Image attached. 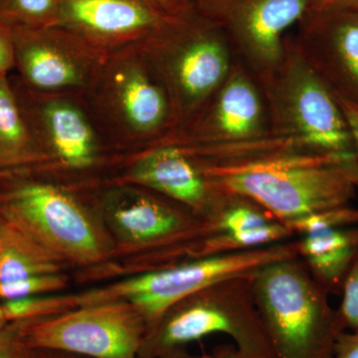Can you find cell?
Returning a JSON list of instances; mask_svg holds the SVG:
<instances>
[{"label": "cell", "instance_id": "35", "mask_svg": "<svg viewBox=\"0 0 358 358\" xmlns=\"http://www.w3.org/2000/svg\"></svg>", "mask_w": 358, "mask_h": 358}, {"label": "cell", "instance_id": "34", "mask_svg": "<svg viewBox=\"0 0 358 358\" xmlns=\"http://www.w3.org/2000/svg\"><path fill=\"white\" fill-rule=\"evenodd\" d=\"M6 317H4L3 308L2 306H0V327H3L6 324Z\"/></svg>", "mask_w": 358, "mask_h": 358}, {"label": "cell", "instance_id": "20", "mask_svg": "<svg viewBox=\"0 0 358 358\" xmlns=\"http://www.w3.org/2000/svg\"><path fill=\"white\" fill-rule=\"evenodd\" d=\"M44 162L10 78L0 77V171L43 166Z\"/></svg>", "mask_w": 358, "mask_h": 358}, {"label": "cell", "instance_id": "4", "mask_svg": "<svg viewBox=\"0 0 358 358\" xmlns=\"http://www.w3.org/2000/svg\"><path fill=\"white\" fill-rule=\"evenodd\" d=\"M252 278L215 282L169 308L148 327L140 358H160L214 334L230 336L248 358H275L257 310Z\"/></svg>", "mask_w": 358, "mask_h": 358}, {"label": "cell", "instance_id": "21", "mask_svg": "<svg viewBox=\"0 0 358 358\" xmlns=\"http://www.w3.org/2000/svg\"><path fill=\"white\" fill-rule=\"evenodd\" d=\"M0 241V282H10L33 275L57 273V257L29 237L2 238Z\"/></svg>", "mask_w": 358, "mask_h": 358}, {"label": "cell", "instance_id": "9", "mask_svg": "<svg viewBox=\"0 0 358 358\" xmlns=\"http://www.w3.org/2000/svg\"><path fill=\"white\" fill-rule=\"evenodd\" d=\"M145 333L147 324L141 313L122 301L22 320L23 341L29 350L86 358H140Z\"/></svg>", "mask_w": 358, "mask_h": 358}, {"label": "cell", "instance_id": "25", "mask_svg": "<svg viewBox=\"0 0 358 358\" xmlns=\"http://www.w3.org/2000/svg\"><path fill=\"white\" fill-rule=\"evenodd\" d=\"M343 294L341 307L338 310L341 324L345 329H358V254L350 270L346 273L341 287Z\"/></svg>", "mask_w": 358, "mask_h": 358}, {"label": "cell", "instance_id": "29", "mask_svg": "<svg viewBox=\"0 0 358 358\" xmlns=\"http://www.w3.org/2000/svg\"><path fill=\"white\" fill-rule=\"evenodd\" d=\"M160 358H248L238 350L235 345L216 346L208 355H192L186 352L185 348H176L166 352Z\"/></svg>", "mask_w": 358, "mask_h": 358}, {"label": "cell", "instance_id": "15", "mask_svg": "<svg viewBox=\"0 0 358 358\" xmlns=\"http://www.w3.org/2000/svg\"><path fill=\"white\" fill-rule=\"evenodd\" d=\"M292 37L296 49L336 95L358 106V1L313 4Z\"/></svg>", "mask_w": 358, "mask_h": 358}, {"label": "cell", "instance_id": "16", "mask_svg": "<svg viewBox=\"0 0 358 358\" xmlns=\"http://www.w3.org/2000/svg\"><path fill=\"white\" fill-rule=\"evenodd\" d=\"M176 20L141 0H61L59 26L110 53L143 43Z\"/></svg>", "mask_w": 358, "mask_h": 358}, {"label": "cell", "instance_id": "8", "mask_svg": "<svg viewBox=\"0 0 358 358\" xmlns=\"http://www.w3.org/2000/svg\"><path fill=\"white\" fill-rule=\"evenodd\" d=\"M0 208L26 236L54 256L80 263L103 258L106 242L95 219L69 189L37 179L9 181Z\"/></svg>", "mask_w": 358, "mask_h": 358}, {"label": "cell", "instance_id": "12", "mask_svg": "<svg viewBox=\"0 0 358 358\" xmlns=\"http://www.w3.org/2000/svg\"><path fill=\"white\" fill-rule=\"evenodd\" d=\"M18 79L33 91L84 95L109 55L62 26L13 28Z\"/></svg>", "mask_w": 358, "mask_h": 358}, {"label": "cell", "instance_id": "2", "mask_svg": "<svg viewBox=\"0 0 358 358\" xmlns=\"http://www.w3.org/2000/svg\"><path fill=\"white\" fill-rule=\"evenodd\" d=\"M83 96L110 145L126 157L174 131L166 88L141 43L110 52Z\"/></svg>", "mask_w": 358, "mask_h": 358}, {"label": "cell", "instance_id": "32", "mask_svg": "<svg viewBox=\"0 0 358 358\" xmlns=\"http://www.w3.org/2000/svg\"><path fill=\"white\" fill-rule=\"evenodd\" d=\"M26 358H86L79 355H70L55 350H28L27 357Z\"/></svg>", "mask_w": 358, "mask_h": 358}, {"label": "cell", "instance_id": "26", "mask_svg": "<svg viewBox=\"0 0 358 358\" xmlns=\"http://www.w3.org/2000/svg\"><path fill=\"white\" fill-rule=\"evenodd\" d=\"M28 350L22 336V320L0 327V358H26Z\"/></svg>", "mask_w": 358, "mask_h": 358}, {"label": "cell", "instance_id": "33", "mask_svg": "<svg viewBox=\"0 0 358 358\" xmlns=\"http://www.w3.org/2000/svg\"><path fill=\"white\" fill-rule=\"evenodd\" d=\"M358 1V0H313V4L322 6V4L338 3V2Z\"/></svg>", "mask_w": 358, "mask_h": 358}, {"label": "cell", "instance_id": "30", "mask_svg": "<svg viewBox=\"0 0 358 358\" xmlns=\"http://www.w3.org/2000/svg\"><path fill=\"white\" fill-rule=\"evenodd\" d=\"M333 358H358V329L338 334L334 346Z\"/></svg>", "mask_w": 358, "mask_h": 358}, {"label": "cell", "instance_id": "18", "mask_svg": "<svg viewBox=\"0 0 358 358\" xmlns=\"http://www.w3.org/2000/svg\"><path fill=\"white\" fill-rule=\"evenodd\" d=\"M220 195L217 211L209 219L212 231L202 240L200 256L262 248L296 238L286 224L251 200Z\"/></svg>", "mask_w": 358, "mask_h": 358}, {"label": "cell", "instance_id": "28", "mask_svg": "<svg viewBox=\"0 0 358 358\" xmlns=\"http://www.w3.org/2000/svg\"><path fill=\"white\" fill-rule=\"evenodd\" d=\"M171 18H185L194 13L192 0H141Z\"/></svg>", "mask_w": 358, "mask_h": 358}, {"label": "cell", "instance_id": "23", "mask_svg": "<svg viewBox=\"0 0 358 358\" xmlns=\"http://www.w3.org/2000/svg\"><path fill=\"white\" fill-rule=\"evenodd\" d=\"M294 237L305 236L322 231L358 226V208L352 205L313 212L285 223Z\"/></svg>", "mask_w": 358, "mask_h": 358}, {"label": "cell", "instance_id": "11", "mask_svg": "<svg viewBox=\"0 0 358 358\" xmlns=\"http://www.w3.org/2000/svg\"><path fill=\"white\" fill-rule=\"evenodd\" d=\"M195 13L216 26L233 55L263 90L284 53L287 31L303 17L313 0H192Z\"/></svg>", "mask_w": 358, "mask_h": 358}, {"label": "cell", "instance_id": "17", "mask_svg": "<svg viewBox=\"0 0 358 358\" xmlns=\"http://www.w3.org/2000/svg\"><path fill=\"white\" fill-rule=\"evenodd\" d=\"M122 179L173 200L207 220L220 202L221 195L209 188L192 157L173 145H155L129 155Z\"/></svg>", "mask_w": 358, "mask_h": 358}, {"label": "cell", "instance_id": "5", "mask_svg": "<svg viewBox=\"0 0 358 358\" xmlns=\"http://www.w3.org/2000/svg\"><path fill=\"white\" fill-rule=\"evenodd\" d=\"M141 45L169 96L173 133L185 128L210 100L235 59L223 33L195 11Z\"/></svg>", "mask_w": 358, "mask_h": 358}, {"label": "cell", "instance_id": "22", "mask_svg": "<svg viewBox=\"0 0 358 358\" xmlns=\"http://www.w3.org/2000/svg\"><path fill=\"white\" fill-rule=\"evenodd\" d=\"M61 0H0V21L11 28L59 26Z\"/></svg>", "mask_w": 358, "mask_h": 358}, {"label": "cell", "instance_id": "13", "mask_svg": "<svg viewBox=\"0 0 358 358\" xmlns=\"http://www.w3.org/2000/svg\"><path fill=\"white\" fill-rule=\"evenodd\" d=\"M100 205L106 220L122 241L152 247L159 253L194 243L212 230L211 221L192 209L128 183L106 190Z\"/></svg>", "mask_w": 358, "mask_h": 358}, {"label": "cell", "instance_id": "27", "mask_svg": "<svg viewBox=\"0 0 358 358\" xmlns=\"http://www.w3.org/2000/svg\"><path fill=\"white\" fill-rule=\"evenodd\" d=\"M14 68L13 29L0 21V77L8 76Z\"/></svg>", "mask_w": 358, "mask_h": 358}, {"label": "cell", "instance_id": "14", "mask_svg": "<svg viewBox=\"0 0 358 358\" xmlns=\"http://www.w3.org/2000/svg\"><path fill=\"white\" fill-rule=\"evenodd\" d=\"M271 134L262 93L246 68L234 59L224 83L192 122L155 145L227 147Z\"/></svg>", "mask_w": 358, "mask_h": 358}, {"label": "cell", "instance_id": "3", "mask_svg": "<svg viewBox=\"0 0 358 358\" xmlns=\"http://www.w3.org/2000/svg\"><path fill=\"white\" fill-rule=\"evenodd\" d=\"M252 288L275 358H333L345 327L329 293L299 257L261 268Z\"/></svg>", "mask_w": 358, "mask_h": 358}, {"label": "cell", "instance_id": "24", "mask_svg": "<svg viewBox=\"0 0 358 358\" xmlns=\"http://www.w3.org/2000/svg\"><path fill=\"white\" fill-rule=\"evenodd\" d=\"M65 285V278L53 274L33 275L10 282H0V296L6 300L28 298L35 294L56 291Z\"/></svg>", "mask_w": 358, "mask_h": 358}, {"label": "cell", "instance_id": "19", "mask_svg": "<svg viewBox=\"0 0 358 358\" xmlns=\"http://www.w3.org/2000/svg\"><path fill=\"white\" fill-rule=\"evenodd\" d=\"M299 258L329 294H341L346 273L358 254V226L322 231L296 239Z\"/></svg>", "mask_w": 358, "mask_h": 358}, {"label": "cell", "instance_id": "10", "mask_svg": "<svg viewBox=\"0 0 358 358\" xmlns=\"http://www.w3.org/2000/svg\"><path fill=\"white\" fill-rule=\"evenodd\" d=\"M11 83L44 155V169L82 173L95 169L107 155H121L106 138L83 95L33 91L17 77Z\"/></svg>", "mask_w": 358, "mask_h": 358}, {"label": "cell", "instance_id": "7", "mask_svg": "<svg viewBox=\"0 0 358 358\" xmlns=\"http://www.w3.org/2000/svg\"><path fill=\"white\" fill-rule=\"evenodd\" d=\"M296 257L299 255L294 238L262 248L192 259L152 268L109 289L86 294L81 306L127 301L141 313L148 329L169 308L200 289L231 278L251 277L270 264Z\"/></svg>", "mask_w": 358, "mask_h": 358}, {"label": "cell", "instance_id": "6", "mask_svg": "<svg viewBox=\"0 0 358 358\" xmlns=\"http://www.w3.org/2000/svg\"><path fill=\"white\" fill-rule=\"evenodd\" d=\"M270 131L307 150L355 152L352 136L334 92L286 36L274 76L261 90Z\"/></svg>", "mask_w": 358, "mask_h": 358}, {"label": "cell", "instance_id": "1", "mask_svg": "<svg viewBox=\"0 0 358 358\" xmlns=\"http://www.w3.org/2000/svg\"><path fill=\"white\" fill-rule=\"evenodd\" d=\"M190 157L212 192L251 200L282 223L350 205L358 192L355 152L293 147L213 162Z\"/></svg>", "mask_w": 358, "mask_h": 358}, {"label": "cell", "instance_id": "31", "mask_svg": "<svg viewBox=\"0 0 358 358\" xmlns=\"http://www.w3.org/2000/svg\"><path fill=\"white\" fill-rule=\"evenodd\" d=\"M334 96H336L339 107L343 110V115H345L348 127H350L353 145H355V152L357 155L358 162V106L350 102V101L346 100L343 96L336 95V94H334Z\"/></svg>", "mask_w": 358, "mask_h": 358}]
</instances>
